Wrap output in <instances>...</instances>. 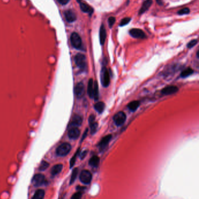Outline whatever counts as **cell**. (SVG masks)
<instances>
[{
    "instance_id": "cell-16",
    "label": "cell",
    "mask_w": 199,
    "mask_h": 199,
    "mask_svg": "<svg viewBox=\"0 0 199 199\" xmlns=\"http://www.w3.org/2000/svg\"><path fill=\"white\" fill-rule=\"evenodd\" d=\"M106 38V31L104 25L101 26L100 31H99V40L102 45H104Z\"/></svg>"
},
{
    "instance_id": "cell-40",
    "label": "cell",
    "mask_w": 199,
    "mask_h": 199,
    "mask_svg": "<svg viewBox=\"0 0 199 199\" xmlns=\"http://www.w3.org/2000/svg\"><path fill=\"white\" fill-rule=\"evenodd\" d=\"M161 1V0H157V1H158V3H160V1Z\"/></svg>"
},
{
    "instance_id": "cell-25",
    "label": "cell",
    "mask_w": 199,
    "mask_h": 199,
    "mask_svg": "<svg viewBox=\"0 0 199 199\" xmlns=\"http://www.w3.org/2000/svg\"><path fill=\"white\" fill-rule=\"evenodd\" d=\"M194 72V71L193 69L190 68H187V69L183 70L182 73H180V77L184 78H187L189 76L192 75Z\"/></svg>"
},
{
    "instance_id": "cell-28",
    "label": "cell",
    "mask_w": 199,
    "mask_h": 199,
    "mask_svg": "<svg viewBox=\"0 0 199 199\" xmlns=\"http://www.w3.org/2000/svg\"><path fill=\"white\" fill-rule=\"evenodd\" d=\"M90 125V128H91V134H95L97 129L98 128V124L96 122H94L93 123L91 124Z\"/></svg>"
},
{
    "instance_id": "cell-5",
    "label": "cell",
    "mask_w": 199,
    "mask_h": 199,
    "mask_svg": "<svg viewBox=\"0 0 199 199\" xmlns=\"http://www.w3.org/2000/svg\"><path fill=\"white\" fill-rule=\"evenodd\" d=\"M70 40L72 45L76 49H80L82 48V40L79 35L75 32L71 34Z\"/></svg>"
},
{
    "instance_id": "cell-33",
    "label": "cell",
    "mask_w": 199,
    "mask_h": 199,
    "mask_svg": "<svg viewBox=\"0 0 199 199\" xmlns=\"http://www.w3.org/2000/svg\"><path fill=\"white\" fill-rule=\"evenodd\" d=\"M197 42H198L197 40H193L190 41L187 44V47H188L189 48H191L193 47L194 45H196L197 44Z\"/></svg>"
},
{
    "instance_id": "cell-13",
    "label": "cell",
    "mask_w": 199,
    "mask_h": 199,
    "mask_svg": "<svg viewBox=\"0 0 199 199\" xmlns=\"http://www.w3.org/2000/svg\"><path fill=\"white\" fill-rule=\"evenodd\" d=\"M82 123V118L79 115H74L70 124L71 127H78L81 125Z\"/></svg>"
},
{
    "instance_id": "cell-1",
    "label": "cell",
    "mask_w": 199,
    "mask_h": 199,
    "mask_svg": "<svg viewBox=\"0 0 199 199\" xmlns=\"http://www.w3.org/2000/svg\"><path fill=\"white\" fill-rule=\"evenodd\" d=\"M71 150V145L68 143H63L56 149V154L60 157L66 156Z\"/></svg>"
},
{
    "instance_id": "cell-32",
    "label": "cell",
    "mask_w": 199,
    "mask_h": 199,
    "mask_svg": "<svg viewBox=\"0 0 199 199\" xmlns=\"http://www.w3.org/2000/svg\"><path fill=\"white\" fill-rule=\"evenodd\" d=\"M190 12V10L189 8H183L182 10H180V11H179L178 12V14L179 15H186V14H188Z\"/></svg>"
},
{
    "instance_id": "cell-27",
    "label": "cell",
    "mask_w": 199,
    "mask_h": 199,
    "mask_svg": "<svg viewBox=\"0 0 199 199\" xmlns=\"http://www.w3.org/2000/svg\"><path fill=\"white\" fill-rule=\"evenodd\" d=\"M49 165L50 164L48 163L46 161H42L39 167V170L40 171H44L48 168Z\"/></svg>"
},
{
    "instance_id": "cell-26",
    "label": "cell",
    "mask_w": 199,
    "mask_h": 199,
    "mask_svg": "<svg viewBox=\"0 0 199 199\" xmlns=\"http://www.w3.org/2000/svg\"><path fill=\"white\" fill-rule=\"evenodd\" d=\"M78 174V168H75L72 172L71 175V178H70V185H72L74 183L75 181L77 176Z\"/></svg>"
},
{
    "instance_id": "cell-39",
    "label": "cell",
    "mask_w": 199,
    "mask_h": 199,
    "mask_svg": "<svg viewBox=\"0 0 199 199\" xmlns=\"http://www.w3.org/2000/svg\"><path fill=\"white\" fill-rule=\"evenodd\" d=\"M197 58H199V56H198V51H197Z\"/></svg>"
},
{
    "instance_id": "cell-29",
    "label": "cell",
    "mask_w": 199,
    "mask_h": 199,
    "mask_svg": "<svg viewBox=\"0 0 199 199\" xmlns=\"http://www.w3.org/2000/svg\"><path fill=\"white\" fill-rule=\"evenodd\" d=\"M79 150H80V149L79 148L78 150H77V152H76V153L74 154V156L72 157L71 160H70V168L73 167V166L74 165V164H75V161H76V159H77V156H78V154L79 153Z\"/></svg>"
},
{
    "instance_id": "cell-3",
    "label": "cell",
    "mask_w": 199,
    "mask_h": 199,
    "mask_svg": "<svg viewBox=\"0 0 199 199\" xmlns=\"http://www.w3.org/2000/svg\"><path fill=\"white\" fill-rule=\"evenodd\" d=\"M75 62L78 67L81 69H84L86 67V58L85 55L78 53L75 56Z\"/></svg>"
},
{
    "instance_id": "cell-12",
    "label": "cell",
    "mask_w": 199,
    "mask_h": 199,
    "mask_svg": "<svg viewBox=\"0 0 199 199\" xmlns=\"http://www.w3.org/2000/svg\"><path fill=\"white\" fill-rule=\"evenodd\" d=\"M178 91V87L175 86H169L162 90V93L164 95H171L175 94Z\"/></svg>"
},
{
    "instance_id": "cell-19",
    "label": "cell",
    "mask_w": 199,
    "mask_h": 199,
    "mask_svg": "<svg viewBox=\"0 0 199 199\" xmlns=\"http://www.w3.org/2000/svg\"><path fill=\"white\" fill-rule=\"evenodd\" d=\"M80 4V8L82 11L85 13H89V14H92L93 10L92 8H91L89 5L85 4V3H82L81 2H79Z\"/></svg>"
},
{
    "instance_id": "cell-11",
    "label": "cell",
    "mask_w": 199,
    "mask_h": 199,
    "mask_svg": "<svg viewBox=\"0 0 199 199\" xmlns=\"http://www.w3.org/2000/svg\"><path fill=\"white\" fill-rule=\"evenodd\" d=\"M111 139H112V135L111 134H108V135L104 137L102 139V140L98 144V146L99 147V148H100L101 150H103V149L106 148V147L109 143Z\"/></svg>"
},
{
    "instance_id": "cell-38",
    "label": "cell",
    "mask_w": 199,
    "mask_h": 199,
    "mask_svg": "<svg viewBox=\"0 0 199 199\" xmlns=\"http://www.w3.org/2000/svg\"><path fill=\"white\" fill-rule=\"evenodd\" d=\"M88 129H86V130H85V131L84 132V134H83V136H82V140H83L86 136H87V134H88Z\"/></svg>"
},
{
    "instance_id": "cell-14",
    "label": "cell",
    "mask_w": 199,
    "mask_h": 199,
    "mask_svg": "<svg viewBox=\"0 0 199 199\" xmlns=\"http://www.w3.org/2000/svg\"><path fill=\"white\" fill-rule=\"evenodd\" d=\"M64 16L67 22L71 23L76 21L77 16L75 13L71 10H67L64 12Z\"/></svg>"
},
{
    "instance_id": "cell-15",
    "label": "cell",
    "mask_w": 199,
    "mask_h": 199,
    "mask_svg": "<svg viewBox=\"0 0 199 199\" xmlns=\"http://www.w3.org/2000/svg\"><path fill=\"white\" fill-rule=\"evenodd\" d=\"M153 4V0H146L142 4V5L139 11V14L141 15L146 12L150 7Z\"/></svg>"
},
{
    "instance_id": "cell-34",
    "label": "cell",
    "mask_w": 199,
    "mask_h": 199,
    "mask_svg": "<svg viewBox=\"0 0 199 199\" xmlns=\"http://www.w3.org/2000/svg\"><path fill=\"white\" fill-rule=\"evenodd\" d=\"M116 21V19L115 17H110L108 19V23L110 27H112V26L114 25L115 22Z\"/></svg>"
},
{
    "instance_id": "cell-8",
    "label": "cell",
    "mask_w": 199,
    "mask_h": 199,
    "mask_svg": "<svg viewBox=\"0 0 199 199\" xmlns=\"http://www.w3.org/2000/svg\"><path fill=\"white\" fill-rule=\"evenodd\" d=\"M85 86L84 83L82 82H79L77 83L75 87V93L76 96L78 98H81L84 97V95H85Z\"/></svg>"
},
{
    "instance_id": "cell-37",
    "label": "cell",
    "mask_w": 199,
    "mask_h": 199,
    "mask_svg": "<svg viewBox=\"0 0 199 199\" xmlns=\"http://www.w3.org/2000/svg\"><path fill=\"white\" fill-rule=\"evenodd\" d=\"M87 153H88V152H87L86 150H85V151L83 152L81 154V155H80V158H81V160H82V159H84L85 157V156H86V154H87Z\"/></svg>"
},
{
    "instance_id": "cell-17",
    "label": "cell",
    "mask_w": 199,
    "mask_h": 199,
    "mask_svg": "<svg viewBox=\"0 0 199 199\" xmlns=\"http://www.w3.org/2000/svg\"><path fill=\"white\" fill-rule=\"evenodd\" d=\"M100 163V159L97 156H93L89 161V165L93 168H97Z\"/></svg>"
},
{
    "instance_id": "cell-7",
    "label": "cell",
    "mask_w": 199,
    "mask_h": 199,
    "mask_svg": "<svg viewBox=\"0 0 199 199\" xmlns=\"http://www.w3.org/2000/svg\"><path fill=\"white\" fill-rule=\"evenodd\" d=\"M126 120V115L123 111H120L115 115L113 117V121L115 124L118 126H122L124 124Z\"/></svg>"
},
{
    "instance_id": "cell-6",
    "label": "cell",
    "mask_w": 199,
    "mask_h": 199,
    "mask_svg": "<svg viewBox=\"0 0 199 199\" xmlns=\"http://www.w3.org/2000/svg\"><path fill=\"white\" fill-rule=\"evenodd\" d=\"M101 79L102 84L104 87H108L110 84V75L108 69L104 67L101 71Z\"/></svg>"
},
{
    "instance_id": "cell-10",
    "label": "cell",
    "mask_w": 199,
    "mask_h": 199,
    "mask_svg": "<svg viewBox=\"0 0 199 199\" xmlns=\"http://www.w3.org/2000/svg\"><path fill=\"white\" fill-rule=\"evenodd\" d=\"M80 135V130L77 127H71L68 132V136L71 139H77Z\"/></svg>"
},
{
    "instance_id": "cell-30",
    "label": "cell",
    "mask_w": 199,
    "mask_h": 199,
    "mask_svg": "<svg viewBox=\"0 0 199 199\" xmlns=\"http://www.w3.org/2000/svg\"><path fill=\"white\" fill-rule=\"evenodd\" d=\"M82 196V192L79 191H77V192L75 193L74 194H73L71 199H81Z\"/></svg>"
},
{
    "instance_id": "cell-22",
    "label": "cell",
    "mask_w": 199,
    "mask_h": 199,
    "mask_svg": "<svg viewBox=\"0 0 199 199\" xmlns=\"http://www.w3.org/2000/svg\"><path fill=\"white\" fill-rule=\"evenodd\" d=\"M88 94L90 98H93V80L92 79H90L88 83Z\"/></svg>"
},
{
    "instance_id": "cell-18",
    "label": "cell",
    "mask_w": 199,
    "mask_h": 199,
    "mask_svg": "<svg viewBox=\"0 0 199 199\" xmlns=\"http://www.w3.org/2000/svg\"><path fill=\"white\" fill-rule=\"evenodd\" d=\"M63 168V165L61 164H58L54 165L51 170V174L53 176H55L61 172Z\"/></svg>"
},
{
    "instance_id": "cell-35",
    "label": "cell",
    "mask_w": 199,
    "mask_h": 199,
    "mask_svg": "<svg viewBox=\"0 0 199 199\" xmlns=\"http://www.w3.org/2000/svg\"><path fill=\"white\" fill-rule=\"evenodd\" d=\"M95 116L94 115H93V114L89 116V119H88L89 125H91V124H92V123H93L94 122H95Z\"/></svg>"
},
{
    "instance_id": "cell-36",
    "label": "cell",
    "mask_w": 199,
    "mask_h": 199,
    "mask_svg": "<svg viewBox=\"0 0 199 199\" xmlns=\"http://www.w3.org/2000/svg\"><path fill=\"white\" fill-rule=\"evenodd\" d=\"M57 1L61 5H66L70 1V0H57Z\"/></svg>"
},
{
    "instance_id": "cell-9",
    "label": "cell",
    "mask_w": 199,
    "mask_h": 199,
    "mask_svg": "<svg viewBox=\"0 0 199 199\" xmlns=\"http://www.w3.org/2000/svg\"><path fill=\"white\" fill-rule=\"evenodd\" d=\"M130 34L134 38H146V34L141 29H132L129 31Z\"/></svg>"
},
{
    "instance_id": "cell-2",
    "label": "cell",
    "mask_w": 199,
    "mask_h": 199,
    "mask_svg": "<svg viewBox=\"0 0 199 199\" xmlns=\"http://www.w3.org/2000/svg\"><path fill=\"white\" fill-rule=\"evenodd\" d=\"M32 183L35 187H39L43 185H47V180L44 175L41 174H37L35 175L32 179Z\"/></svg>"
},
{
    "instance_id": "cell-23",
    "label": "cell",
    "mask_w": 199,
    "mask_h": 199,
    "mask_svg": "<svg viewBox=\"0 0 199 199\" xmlns=\"http://www.w3.org/2000/svg\"><path fill=\"white\" fill-rule=\"evenodd\" d=\"M93 98L95 100H97L99 99V87L97 81L93 82Z\"/></svg>"
},
{
    "instance_id": "cell-4",
    "label": "cell",
    "mask_w": 199,
    "mask_h": 199,
    "mask_svg": "<svg viewBox=\"0 0 199 199\" xmlns=\"http://www.w3.org/2000/svg\"><path fill=\"white\" fill-rule=\"evenodd\" d=\"M92 179V175L88 170H83L79 175L80 181L84 185H89Z\"/></svg>"
},
{
    "instance_id": "cell-31",
    "label": "cell",
    "mask_w": 199,
    "mask_h": 199,
    "mask_svg": "<svg viewBox=\"0 0 199 199\" xmlns=\"http://www.w3.org/2000/svg\"><path fill=\"white\" fill-rule=\"evenodd\" d=\"M130 21H131L130 18H124L121 21L120 23V26H125V25H127L130 22Z\"/></svg>"
},
{
    "instance_id": "cell-24",
    "label": "cell",
    "mask_w": 199,
    "mask_h": 199,
    "mask_svg": "<svg viewBox=\"0 0 199 199\" xmlns=\"http://www.w3.org/2000/svg\"><path fill=\"white\" fill-rule=\"evenodd\" d=\"M140 106V103L138 101H133L130 102L128 106V108L131 111H135Z\"/></svg>"
},
{
    "instance_id": "cell-20",
    "label": "cell",
    "mask_w": 199,
    "mask_h": 199,
    "mask_svg": "<svg viewBox=\"0 0 199 199\" xmlns=\"http://www.w3.org/2000/svg\"><path fill=\"white\" fill-rule=\"evenodd\" d=\"M44 195L45 191L44 190L38 189L35 191L32 199H44Z\"/></svg>"
},
{
    "instance_id": "cell-21",
    "label": "cell",
    "mask_w": 199,
    "mask_h": 199,
    "mask_svg": "<svg viewBox=\"0 0 199 199\" xmlns=\"http://www.w3.org/2000/svg\"><path fill=\"white\" fill-rule=\"evenodd\" d=\"M94 108L97 113L101 114L104 111L105 108V104L104 102H98L95 104Z\"/></svg>"
}]
</instances>
